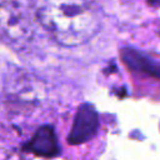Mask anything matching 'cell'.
Here are the masks:
<instances>
[{
  "mask_svg": "<svg viewBox=\"0 0 160 160\" xmlns=\"http://www.w3.org/2000/svg\"><path fill=\"white\" fill-rule=\"evenodd\" d=\"M36 21L61 46L90 41L101 28V15L90 0H35Z\"/></svg>",
  "mask_w": 160,
  "mask_h": 160,
  "instance_id": "1",
  "label": "cell"
},
{
  "mask_svg": "<svg viewBox=\"0 0 160 160\" xmlns=\"http://www.w3.org/2000/svg\"><path fill=\"white\" fill-rule=\"evenodd\" d=\"M0 31L12 42H25L32 35V16L24 0H0Z\"/></svg>",
  "mask_w": 160,
  "mask_h": 160,
  "instance_id": "2",
  "label": "cell"
},
{
  "mask_svg": "<svg viewBox=\"0 0 160 160\" xmlns=\"http://www.w3.org/2000/svg\"><path fill=\"white\" fill-rule=\"evenodd\" d=\"M99 126V118L95 109L90 104H82L79 106L70 134H69V142L72 145L82 144L96 134Z\"/></svg>",
  "mask_w": 160,
  "mask_h": 160,
  "instance_id": "3",
  "label": "cell"
},
{
  "mask_svg": "<svg viewBox=\"0 0 160 160\" xmlns=\"http://www.w3.org/2000/svg\"><path fill=\"white\" fill-rule=\"evenodd\" d=\"M121 58H122V61L130 69L145 72L155 78H160V64H158L156 61H152L150 58L139 52L138 50L122 49Z\"/></svg>",
  "mask_w": 160,
  "mask_h": 160,
  "instance_id": "5",
  "label": "cell"
},
{
  "mask_svg": "<svg viewBox=\"0 0 160 160\" xmlns=\"http://www.w3.org/2000/svg\"><path fill=\"white\" fill-rule=\"evenodd\" d=\"M28 148L31 152L39 156L56 155L59 152V146L54 129L49 125L39 128L28 144Z\"/></svg>",
  "mask_w": 160,
  "mask_h": 160,
  "instance_id": "4",
  "label": "cell"
}]
</instances>
